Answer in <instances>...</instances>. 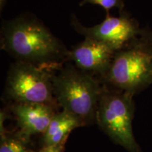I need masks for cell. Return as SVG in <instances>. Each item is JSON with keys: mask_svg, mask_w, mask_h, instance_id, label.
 <instances>
[{"mask_svg": "<svg viewBox=\"0 0 152 152\" xmlns=\"http://www.w3.org/2000/svg\"><path fill=\"white\" fill-rule=\"evenodd\" d=\"M1 49L18 61L61 68L68 50L40 20L20 16L4 22Z\"/></svg>", "mask_w": 152, "mask_h": 152, "instance_id": "1", "label": "cell"}, {"mask_svg": "<svg viewBox=\"0 0 152 152\" xmlns=\"http://www.w3.org/2000/svg\"><path fill=\"white\" fill-rule=\"evenodd\" d=\"M56 103L84 125L96 122L103 86L92 74L68 64L58 69L52 78Z\"/></svg>", "mask_w": 152, "mask_h": 152, "instance_id": "2", "label": "cell"}, {"mask_svg": "<svg viewBox=\"0 0 152 152\" xmlns=\"http://www.w3.org/2000/svg\"><path fill=\"white\" fill-rule=\"evenodd\" d=\"M101 80L105 85L133 95L144 90L152 84V46L143 37L118 51Z\"/></svg>", "mask_w": 152, "mask_h": 152, "instance_id": "3", "label": "cell"}, {"mask_svg": "<svg viewBox=\"0 0 152 152\" xmlns=\"http://www.w3.org/2000/svg\"><path fill=\"white\" fill-rule=\"evenodd\" d=\"M134 113L133 94L103 85L96 123L114 143L128 152H142L133 133Z\"/></svg>", "mask_w": 152, "mask_h": 152, "instance_id": "4", "label": "cell"}, {"mask_svg": "<svg viewBox=\"0 0 152 152\" xmlns=\"http://www.w3.org/2000/svg\"><path fill=\"white\" fill-rule=\"evenodd\" d=\"M61 68L16 61L9 68L6 91L18 104H57L53 90L54 71Z\"/></svg>", "mask_w": 152, "mask_h": 152, "instance_id": "5", "label": "cell"}, {"mask_svg": "<svg viewBox=\"0 0 152 152\" xmlns=\"http://www.w3.org/2000/svg\"><path fill=\"white\" fill-rule=\"evenodd\" d=\"M71 24L75 31L84 36L85 38L102 42L116 52L142 38H139L142 32L138 25L125 15L119 17L107 15L103 22L92 27L83 26L75 16H73Z\"/></svg>", "mask_w": 152, "mask_h": 152, "instance_id": "6", "label": "cell"}, {"mask_svg": "<svg viewBox=\"0 0 152 152\" xmlns=\"http://www.w3.org/2000/svg\"><path fill=\"white\" fill-rule=\"evenodd\" d=\"M116 52L102 42L85 38L84 41L68 51V60L73 61L79 69L102 79L109 71Z\"/></svg>", "mask_w": 152, "mask_h": 152, "instance_id": "7", "label": "cell"}, {"mask_svg": "<svg viewBox=\"0 0 152 152\" xmlns=\"http://www.w3.org/2000/svg\"><path fill=\"white\" fill-rule=\"evenodd\" d=\"M25 136L45 133L55 115L54 106L41 104H18L11 107Z\"/></svg>", "mask_w": 152, "mask_h": 152, "instance_id": "8", "label": "cell"}, {"mask_svg": "<svg viewBox=\"0 0 152 152\" xmlns=\"http://www.w3.org/2000/svg\"><path fill=\"white\" fill-rule=\"evenodd\" d=\"M83 126L78 119L65 111L56 113L44 133L46 146H61L74 129Z\"/></svg>", "mask_w": 152, "mask_h": 152, "instance_id": "9", "label": "cell"}, {"mask_svg": "<svg viewBox=\"0 0 152 152\" xmlns=\"http://www.w3.org/2000/svg\"><path fill=\"white\" fill-rule=\"evenodd\" d=\"M0 152H33L23 144L13 138H4L1 142Z\"/></svg>", "mask_w": 152, "mask_h": 152, "instance_id": "10", "label": "cell"}, {"mask_svg": "<svg viewBox=\"0 0 152 152\" xmlns=\"http://www.w3.org/2000/svg\"><path fill=\"white\" fill-rule=\"evenodd\" d=\"M87 3L99 5L106 11H109L113 7H121L123 4L122 0H83L81 5Z\"/></svg>", "mask_w": 152, "mask_h": 152, "instance_id": "11", "label": "cell"}, {"mask_svg": "<svg viewBox=\"0 0 152 152\" xmlns=\"http://www.w3.org/2000/svg\"><path fill=\"white\" fill-rule=\"evenodd\" d=\"M39 152H63L61 146H46Z\"/></svg>", "mask_w": 152, "mask_h": 152, "instance_id": "12", "label": "cell"}, {"mask_svg": "<svg viewBox=\"0 0 152 152\" xmlns=\"http://www.w3.org/2000/svg\"><path fill=\"white\" fill-rule=\"evenodd\" d=\"M5 1L6 0H0V9H1V10L3 9L4 5L5 4Z\"/></svg>", "mask_w": 152, "mask_h": 152, "instance_id": "13", "label": "cell"}]
</instances>
